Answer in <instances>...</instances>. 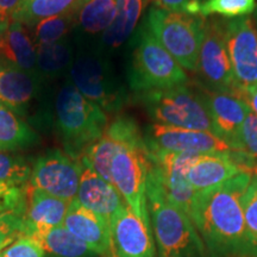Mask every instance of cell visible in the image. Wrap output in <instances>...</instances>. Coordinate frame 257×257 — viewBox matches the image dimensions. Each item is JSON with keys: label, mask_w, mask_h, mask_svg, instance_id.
<instances>
[{"label": "cell", "mask_w": 257, "mask_h": 257, "mask_svg": "<svg viewBox=\"0 0 257 257\" xmlns=\"http://www.w3.org/2000/svg\"><path fill=\"white\" fill-rule=\"evenodd\" d=\"M252 173H240L224 184L195 192L191 219L208 257H257V240L244 220L242 197Z\"/></svg>", "instance_id": "1"}, {"label": "cell", "mask_w": 257, "mask_h": 257, "mask_svg": "<svg viewBox=\"0 0 257 257\" xmlns=\"http://www.w3.org/2000/svg\"><path fill=\"white\" fill-rule=\"evenodd\" d=\"M147 205L159 257H208L191 218L167 199L150 163Z\"/></svg>", "instance_id": "2"}, {"label": "cell", "mask_w": 257, "mask_h": 257, "mask_svg": "<svg viewBox=\"0 0 257 257\" xmlns=\"http://www.w3.org/2000/svg\"><path fill=\"white\" fill-rule=\"evenodd\" d=\"M55 118L66 153L78 160L101 137L108 125L106 112L86 99L70 83L63 85L57 92Z\"/></svg>", "instance_id": "3"}, {"label": "cell", "mask_w": 257, "mask_h": 257, "mask_svg": "<svg viewBox=\"0 0 257 257\" xmlns=\"http://www.w3.org/2000/svg\"><path fill=\"white\" fill-rule=\"evenodd\" d=\"M205 22L201 16L175 14L153 6L144 28L182 68L197 72Z\"/></svg>", "instance_id": "4"}, {"label": "cell", "mask_w": 257, "mask_h": 257, "mask_svg": "<svg viewBox=\"0 0 257 257\" xmlns=\"http://www.w3.org/2000/svg\"><path fill=\"white\" fill-rule=\"evenodd\" d=\"M140 94V100L157 124L213 133L210 114L200 92L186 85Z\"/></svg>", "instance_id": "5"}, {"label": "cell", "mask_w": 257, "mask_h": 257, "mask_svg": "<svg viewBox=\"0 0 257 257\" xmlns=\"http://www.w3.org/2000/svg\"><path fill=\"white\" fill-rule=\"evenodd\" d=\"M128 79L137 93L172 88L188 81L185 69L146 28L140 31Z\"/></svg>", "instance_id": "6"}, {"label": "cell", "mask_w": 257, "mask_h": 257, "mask_svg": "<svg viewBox=\"0 0 257 257\" xmlns=\"http://www.w3.org/2000/svg\"><path fill=\"white\" fill-rule=\"evenodd\" d=\"M150 163L144 138L121 148L111 163L112 185L135 214L149 224L146 189Z\"/></svg>", "instance_id": "7"}, {"label": "cell", "mask_w": 257, "mask_h": 257, "mask_svg": "<svg viewBox=\"0 0 257 257\" xmlns=\"http://www.w3.org/2000/svg\"><path fill=\"white\" fill-rule=\"evenodd\" d=\"M73 86L105 112L119 111L125 104L124 88L115 79L108 63L95 54H80L69 68Z\"/></svg>", "instance_id": "8"}, {"label": "cell", "mask_w": 257, "mask_h": 257, "mask_svg": "<svg viewBox=\"0 0 257 257\" xmlns=\"http://www.w3.org/2000/svg\"><path fill=\"white\" fill-rule=\"evenodd\" d=\"M81 161L61 150H51L35 161L31 167L29 185L72 202L79 191L82 173Z\"/></svg>", "instance_id": "9"}, {"label": "cell", "mask_w": 257, "mask_h": 257, "mask_svg": "<svg viewBox=\"0 0 257 257\" xmlns=\"http://www.w3.org/2000/svg\"><path fill=\"white\" fill-rule=\"evenodd\" d=\"M198 70L208 89L232 94L238 83L233 75L232 64L225 43L223 23L205 22L198 59Z\"/></svg>", "instance_id": "10"}, {"label": "cell", "mask_w": 257, "mask_h": 257, "mask_svg": "<svg viewBox=\"0 0 257 257\" xmlns=\"http://www.w3.org/2000/svg\"><path fill=\"white\" fill-rule=\"evenodd\" d=\"M144 143L150 153H232L229 144L210 131L191 130L157 123L148 127Z\"/></svg>", "instance_id": "11"}, {"label": "cell", "mask_w": 257, "mask_h": 257, "mask_svg": "<svg viewBox=\"0 0 257 257\" xmlns=\"http://www.w3.org/2000/svg\"><path fill=\"white\" fill-rule=\"evenodd\" d=\"M149 153L152 168L168 200L191 218L195 191L189 184L187 173L201 154Z\"/></svg>", "instance_id": "12"}, {"label": "cell", "mask_w": 257, "mask_h": 257, "mask_svg": "<svg viewBox=\"0 0 257 257\" xmlns=\"http://www.w3.org/2000/svg\"><path fill=\"white\" fill-rule=\"evenodd\" d=\"M223 29L237 83L257 85V30L252 18L231 19L224 22Z\"/></svg>", "instance_id": "13"}, {"label": "cell", "mask_w": 257, "mask_h": 257, "mask_svg": "<svg viewBox=\"0 0 257 257\" xmlns=\"http://www.w3.org/2000/svg\"><path fill=\"white\" fill-rule=\"evenodd\" d=\"M143 138L136 121L126 115H119L107 125L104 134L82 153V165L94 170L106 181L111 182V163L121 148Z\"/></svg>", "instance_id": "14"}, {"label": "cell", "mask_w": 257, "mask_h": 257, "mask_svg": "<svg viewBox=\"0 0 257 257\" xmlns=\"http://www.w3.org/2000/svg\"><path fill=\"white\" fill-rule=\"evenodd\" d=\"M110 229L112 257H157L152 225L128 206L114 217Z\"/></svg>", "instance_id": "15"}, {"label": "cell", "mask_w": 257, "mask_h": 257, "mask_svg": "<svg viewBox=\"0 0 257 257\" xmlns=\"http://www.w3.org/2000/svg\"><path fill=\"white\" fill-rule=\"evenodd\" d=\"M245 172L256 174L257 166L240 154H201L189 168L187 179L195 192H201Z\"/></svg>", "instance_id": "16"}, {"label": "cell", "mask_w": 257, "mask_h": 257, "mask_svg": "<svg viewBox=\"0 0 257 257\" xmlns=\"http://www.w3.org/2000/svg\"><path fill=\"white\" fill-rule=\"evenodd\" d=\"M82 166L79 191L75 200L111 226L114 217L127 205L111 182L102 179L89 167Z\"/></svg>", "instance_id": "17"}, {"label": "cell", "mask_w": 257, "mask_h": 257, "mask_svg": "<svg viewBox=\"0 0 257 257\" xmlns=\"http://www.w3.org/2000/svg\"><path fill=\"white\" fill-rule=\"evenodd\" d=\"M210 114L213 134L230 144L249 114V107L236 96L212 89L200 92Z\"/></svg>", "instance_id": "18"}, {"label": "cell", "mask_w": 257, "mask_h": 257, "mask_svg": "<svg viewBox=\"0 0 257 257\" xmlns=\"http://www.w3.org/2000/svg\"><path fill=\"white\" fill-rule=\"evenodd\" d=\"M63 226L87 244L96 255L112 257L110 226L76 200L70 202Z\"/></svg>", "instance_id": "19"}, {"label": "cell", "mask_w": 257, "mask_h": 257, "mask_svg": "<svg viewBox=\"0 0 257 257\" xmlns=\"http://www.w3.org/2000/svg\"><path fill=\"white\" fill-rule=\"evenodd\" d=\"M36 92L37 79L34 73L11 64L0 67V104L10 111L24 115Z\"/></svg>", "instance_id": "20"}, {"label": "cell", "mask_w": 257, "mask_h": 257, "mask_svg": "<svg viewBox=\"0 0 257 257\" xmlns=\"http://www.w3.org/2000/svg\"><path fill=\"white\" fill-rule=\"evenodd\" d=\"M25 236L31 237L44 251L55 257H95L96 253L63 225L46 226L25 223Z\"/></svg>", "instance_id": "21"}, {"label": "cell", "mask_w": 257, "mask_h": 257, "mask_svg": "<svg viewBox=\"0 0 257 257\" xmlns=\"http://www.w3.org/2000/svg\"><path fill=\"white\" fill-rule=\"evenodd\" d=\"M70 202L27 186L25 188V223L59 226L63 225Z\"/></svg>", "instance_id": "22"}, {"label": "cell", "mask_w": 257, "mask_h": 257, "mask_svg": "<svg viewBox=\"0 0 257 257\" xmlns=\"http://www.w3.org/2000/svg\"><path fill=\"white\" fill-rule=\"evenodd\" d=\"M0 54L11 66L32 72L36 68V46L29 37L24 25L14 21L0 36Z\"/></svg>", "instance_id": "23"}, {"label": "cell", "mask_w": 257, "mask_h": 257, "mask_svg": "<svg viewBox=\"0 0 257 257\" xmlns=\"http://www.w3.org/2000/svg\"><path fill=\"white\" fill-rule=\"evenodd\" d=\"M149 2L150 0H117L115 17L110 28L102 34V44L111 49L124 44L133 35Z\"/></svg>", "instance_id": "24"}, {"label": "cell", "mask_w": 257, "mask_h": 257, "mask_svg": "<svg viewBox=\"0 0 257 257\" xmlns=\"http://www.w3.org/2000/svg\"><path fill=\"white\" fill-rule=\"evenodd\" d=\"M117 0H81L74 11V25L87 35H98L110 28L115 17Z\"/></svg>", "instance_id": "25"}, {"label": "cell", "mask_w": 257, "mask_h": 257, "mask_svg": "<svg viewBox=\"0 0 257 257\" xmlns=\"http://www.w3.org/2000/svg\"><path fill=\"white\" fill-rule=\"evenodd\" d=\"M38 137L18 115L0 104V152H15L34 146Z\"/></svg>", "instance_id": "26"}, {"label": "cell", "mask_w": 257, "mask_h": 257, "mask_svg": "<svg viewBox=\"0 0 257 257\" xmlns=\"http://www.w3.org/2000/svg\"><path fill=\"white\" fill-rule=\"evenodd\" d=\"M80 2L81 0H29L19 5L14 21L32 27L43 19L73 14Z\"/></svg>", "instance_id": "27"}, {"label": "cell", "mask_w": 257, "mask_h": 257, "mask_svg": "<svg viewBox=\"0 0 257 257\" xmlns=\"http://www.w3.org/2000/svg\"><path fill=\"white\" fill-rule=\"evenodd\" d=\"M36 67L42 74L47 76H56L70 68L74 54L72 47L66 41L51 44L36 46Z\"/></svg>", "instance_id": "28"}, {"label": "cell", "mask_w": 257, "mask_h": 257, "mask_svg": "<svg viewBox=\"0 0 257 257\" xmlns=\"http://www.w3.org/2000/svg\"><path fill=\"white\" fill-rule=\"evenodd\" d=\"M73 25L74 12L59 16V17L43 19V21L34 25L35 43H36V46H42V44H51L62 41Z\"/></svg>", "instance_id": "29"}, {"label": "cell", "mask_w": 257, "mask_h": 257, "mask_svg": "<svg viewBox=\"0 0 257 257\" xmlns=\"http://www.w3.org/2000/svg\"><path fill=\"white\" fill-rule=\"evenodd\" d=\"M256 9V0H206L201 3L200 16L219 15L225 18H240L251 15Z\"/></svg>", "instance_id": "30"}, {"label": "cell", "mask_w": 257, "mask_h": 257, "mask_svg": "<svg viewBox=\"0 0 257 257\" xmlns=\"http://www.w3.org/2000/svg\"><path fill=\"white\" fill-rule=\"evenodd\" d=\"M229 146L232 152L245 156L257 166V115L251 111Z\"/></svg>", "instance_id": "31"}, {"label": "cell", "mask_w": 257, "mask_h": 257, "mask_svg": "<svg viewBox=\"0 0 257 257\" xmlns=\"http://www.w3.org/2000/svg\"><path fill=\"white\" fill-rule=\"evenodd\" d=\"M31 167L21 156L0 152V181L24 186L30 179Z\"/></svg>", "instance_id": "32"}, {"label": "cell", "mask_w": 257, "mask_h": 257, "mask_svg": "<svg viewBox=\"0 0 257 257\" xmlns=\"http://www.w3.org/2000/svg\"><path fill=\"white\" fill-rule=\"evenodd\" d=\"M25 236V208L0 214V251Z\"/></svg>", "instance_id": "33"}, {"label": "cell", "mask_w": 257, "mask_h": 257, "mask_svg": "<svg viewBox=\"0 0 257 257\" xmlns=\"http://www.w3.org/2000/svg\"><path fill=\"white\" fill-rule=\"evenodd\" d=\"M244 220L249 232L257 240V174L252 175L251 181L242 197Z\"/></svg>", "instance_id": "34"}, {"label": "cell", "mask_w": 257, "mask_h": 257, "mask_svg": "<svg viewBox=\"0 0 257 257\" xmlns=\"http://www.w3.org/2000/svg\"><path fill=\"white\" fill-rule=\"evenodd\" d=\"M25 208V188L0 181V214Z\"/></svg>", "instance_id": "35"}, {"label": "cell", "mask_w": 257, "mask_h": 257, "mask_svg": "<svg viewBox=\"0 0 257 257\" xmlns=\"http://www.w3.org/2000/svg\"><path fill=\"white\" fill-rule=\"evenodd\" d=\"M46 251L31 237L23 236L0 251V257H44Z\"/></svg>", "instance_id": "36"}, {"label": "cell", "mask_w": 257, "mask_h": 257, "mask_svg": "<svg viewBox=\"0 0 257 257\" xmlns=\"http://www.w3.org/2000/svg\"><path fill=\"white\" fill-rule=\"evenodd\" d=\"M156 8L175 14L200 16L201 2L198 0H153Z\"/></svg>", "instance_id": "37"}, {"label": "cell", "mask_w": 257, "mask_h": 257, "mask_svg": "<svg viewBox=\"0 0 257 257\" xmlns=\"http://www.w3.org/2000/svg\"><path fill=\"white\" fill-rule=\"evenodd\" d=\"M231 95L236 96L249 107L253 114L257 115V85L240 86L238 85Z\"/></svg>", "instance_id": "38"}, {"label": "cell", "mask_w": 257, "mask_h": 257, "mask_svg": "<svg viewBox=\"0 0 257 257\" xmlns=\"http://www.w3.org/2000/svg\"><path fill=\"white\" fill-rule=\"evenodd\" d=\"M21 3L22 0H0V34L14 22L15 14Z\"/></svg>", "instance_id": "39"}, {"label": "cell", "mask_w": 257, "mask_h": 257, "mask_svg": "<svg viewBox=\"0 0 257 257\" xmlns=\"http://www.w3.org/2000/svg\"><path fill=\"white\" fill-rule=\"evenodd\" d=\"M27 2H29V0H22V3H27ZM21 3V4H22Z\"/></svg>", "instance_id": "40"}, {"label": "cell", "mask_w": 257, "mask_h": 257, "mask_svg": "<svg viewBox=\"0 0 257 257\" xmlns=\"http://www.w3.org/2000/svg\"><path fill=\"white\" fill-rule=\"evenodd\" d=\"M198 2H201V0H198Z\"/></svg>", "instance_id": "41"}, {"label": "cell", "mask_w": 257, "mask_h": 257, "mask_svg": "<svg viewBox=\"0 0 257 257\" xmlns=\"http://www.w3.org/2000/svg\"><path fill=\"white\" fill-rule=\"evenodd\" d=\"M0 36H2V34H0Z\"/></svg>", "instance_id": "42"}, {"label": "cell", "mask_w": 257, "mask_h": 257, "mask_svg": "<svg viewBox=\"0 0 257 257\" xmlns=\"http://www.w3.org/2000/svg\"><path fill=\"white\" fill-rule=\"evenodd\" d=\"M256 174H257V172H256Z\"/></svg>", "instance_id": "43"}]
</instances>
